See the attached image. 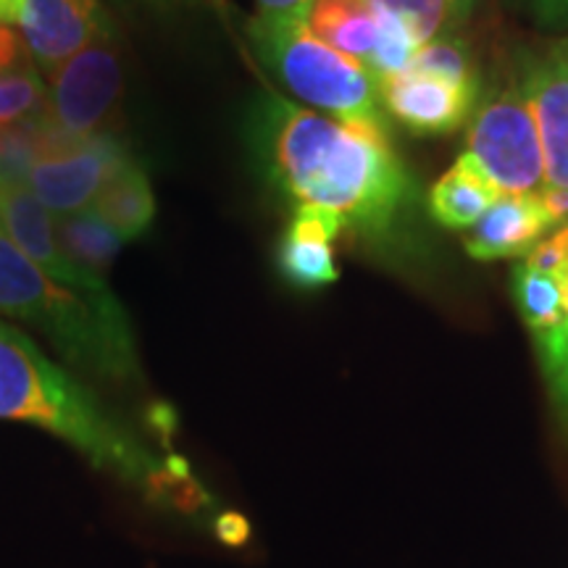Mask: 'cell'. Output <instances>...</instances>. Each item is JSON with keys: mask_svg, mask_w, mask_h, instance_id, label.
<instances>
[{"mask_svg": "<svg viewBox=\"0 0 568 568\" xmlns=\"http://www.w3.org/2000/svg\"><path fill=\"white\" fill-rule=\"evenodd\" d=\"M466 153L479 161L500 195H531L545 187L542 145L516 80L479 92L468 116Z\"/></svg>", "mask_w": 568, "mask_h": 568, "instance_id": "cell-5", "label": "cell"}, {"mask_svg": "<svg viewBox=\"0 0 568 568\" xmlns=\"http://www.w3.org/2000/svg\"><path fill=\"white\" fill-rule=\"evenodd\" d=\"M564 284V308L552 316L537 318L535 324H527V332L535 345V358L542 374L545 393L552 410L560 439L568 450V280Z\"/></svg>", "mask_w": 568, "mask_h": 568, "instance_id": "cell-16", "label": "cell"}, {"mask_svg": "<svg viewBox=\"0 0 568 568\" xmlns=\"http://www.w3.org/2000/svg\"><path fill=\"white\" fill-rule=\"evenodd\" d=\"M48 82L40 69L27 59L0 74V126H13L48 116Z\"/></svg>", "mask_w": 568, "mask_h": 568, "instance_id": "cell-19", "label": "cell"}, {"mask_svg": "<svg viewBox=\"0 0 568 568\" xmlns=\"http://www.w3.org/2000/svg\"><path fill=\"white\" fill-rule=\"evenodd\" d=\"M500 193L474 155L460 153L458 161L429 190V213L447 230H471Z\"/></svg>", "mask_w": 568, "mask_h": 568, "instance_id": "cell-15", "label": "cell"}, {"mask_svg": "<svg viewBox=\"0 0 568 568\" xmlns=\"http://www.w3.org/2000/svg\"><path fill=\"white\" fill-rule=\"evenodd\" d=\"M255 55L284 88L339 122L387 130L379 82L358 61L324 45L305 21H251Z\"/></svg>", "mask_w": 568, "mask_h": 568, "instance_id": "cell-4", "label": "cell"}, {"mask_svg": "<svg viewBox=\"0 0 568 568\" xmlns=\"http://www.w3.org/2000/svg\"><path fill=\"white\" fill-rule=\"evenodd\" d=\"M0 314L38 329L67 364L105 387L142 385L130 318H111L53 282L0 226Z\"/></svg>", "mask_w": 568, "mask_h": 568, "instance_id": "cell-3", "label": "cell"}, {"mask_svg": "<svg viewBox=\"0 0 568 568\" xmlns=\"http://www.w3.org/2000/svg\"><path fill=\"white\" fill-rule=\"evenodd\" d=\"M537 13L548 21H566L568 19V0H531Z\"/></svg>", "mask_w": 568, "mask_h": 568, "instance_id": "cell-24", "label": "cell"}, {"mask_svg": "<svg viewBox=\"0 0 568 568\" xmlns=\"http://www.w3.org/2000/svg\"><path fill=\"white\" fill-rule=\"evenodd\" d=\"M255 142L272 182L295 205L337 213L347 232L368 243L400 237L416 184L387 130L266 95L255 116Z\"/></svg>", "mask_w": 568, "mask_h": 568, "instance_id": "cell-1", "label": "cell"}, {"mask_svg": "<svg viewBox=\"0 0 568 568\" xmlns=\"http://www.w3.org/2000/svg\"><path fill=\"white\" fill-rule=\"evenodd\" d=\"M345 232L337 213L297 205L280 243V268L290 284L303 290H316L339 280L335 264V240Z\"/></svg>", "mask_w": 568, "mask_h": 568, "instance_id": "cell-12", "label": "cell"}, {"mask_svg": "<svg viewBox=\"0 0 568 568\" xmlns=\"http://www.w3.org/2000/svg\"><path fill=\"white\" fill-rule=\"evenodd\" d=\"M92 209L101 213L124 243L142 237V234L151 230L155 219V197L145 172H142L138 163L126 166L98 195Z\"/></svg>", "mask_w": 568, "mask_h": 568, "instance_id": "cell-17", "label": "cell"}, {"mask_svg": "<svg viewBox=\"0 0 568 568\" xmlns=\"http://www.w3.org/2000/svg\"><path fill=\"white\" fill-rule=\"evenodd\" d=\"M132 163L124 142L103 132L77 138L40 155L27 169L21 184H27L53 216H71L92 209L113 176Z\"/></svg>", "mask_w": 568, "mask_h": 568, "instance_id": "cell-7", "label": "cell"}, {"mask_svg": "<svg viewBox=\"0 0 568 568\" xmlns=\"http://www.w3.org/2000/svg\"><path fill=\"white\" fill-rule=\"evenodd\" d=\"M258 19L266 21H305L314 0H255Z\"/></svg>", "mask_w": 568, "mask_h": 568, "instance_id": "cell-22", "label": "cell"}, {"mask_svg": "<svg viewBox=\"0 0 568 568\" xmlns=\"http://www.w3.org/2000/svg\"><path fill=\"white\" fill-rule=\"evenodd\" d=\"M21 13H24V0H0V24L19 27Z\"/></svg>", "mask_w": 568, "mask_h": 568, "instance_id": "cell-25", "label": "cell"}, {"mask_svg": "<svg viewBox=\"0 0 568 568\" xmlns=\"http://www.w3.org/2000/svg\"><path fill=\"white\" fill-rule=\"evenodd\" d=\"M27 59H30V55H27L24 42H21L19 34L13 32L11 27L0 24V74L13 67H19V63Z\"/></svg>", "mask_w": 568, "mask_h": 568, "instance_id": "cell-23", "label": "cell"}, {"mask_svg": "<svg viewBox=\"0 0 568 568\" xmlns=\"http://www.w3.org/2000/svg\"><path fill=\"white\" fill-rule=\"evenodd\" d=\"M516 84L527 98L545 159V184L568 193V42L518 59Z\"/></svg>", "mask_w": 568, "mask_h": 568, "instance_id": "cell-9", "label": "cell"}, {"mask_svg": "<svg viewBox=\"0 0 568 568\" xmlns=\"http://www.w3.org/2000/svg\"><path fill=\"white\" fill-rule=\"evenodd\" d=\"M124 71L113 27L48 77V119L71 138L103 134L119 113Z\"/></svg>", "mask_w": 568, "mask_h": 568, "instance_id": "cell-6", "label": "cell"}, {"mask_svg": "<svg viewBox=\"0 0 568 568\" xmlns=\"http://www.w3.org/2000/svg\"><path fill=\"white\" fill-rule=\"evenodd\" d=\"M382 105L408 132L437 138L464 126L471 116L479 92L456 88V84L406 69L403 74L379 82Z\"/></svg>", "mask_w": 568, "mask_h": 568, "instance_id": "cell-11", "label": "cell"}, {"mask_svg": "<svg viewBox=\"0 0 568 568\" xmlns=\"http://www.w3.org/2000/svg\"><path fill=\"white\" fill-rule=\"evenodd\" d=\"M111 27L101 0H24L19 38L40 74L51 77Z\"/></svg>", "mask_w": 568, "mask_h": 568, "instance_id": "cell-10", "label": "cell"}, {"mask_svg": "<svg viewBox=\"0 0 568 568\" xmlns=\"http://www.w3.org/2000/svg\"><path fill=\"white\" fill-rule=\"evenodd\" d=\"M55 234L71 261H77L88 272L103 276L109 272L124 240L105 222L95 209L55 216Z\"/></svg>", "mask_w": 568, "mask_h": 568, "instance_id": "cell-18", "label": "cell"}, {"mask_svg": "<svg viewBox=\"0 0 568 568\" xmlns=\"http://www.w3.org/2000/svg\"><path fill=\"white\" fill-rule=\"evenodd\" d=\"M408 69L437 77V80L456 84V88L481 92V82L477 77V67H474L471 51H468L464 40L450 38V34H443V38L418 48Z\"/></svg>", "mask_w": 568, "mask_h": 568, "instance_id": "cell-20", "label": "cell"}, {"mask_svg": "<svg viewBox=\"0 0 568 568\" xmlns=\"http://www.w3.org/2000/svg\"><path fill=\"white\" fill-rule=\"evenodd\" d=\"M0 226L30 261L59 282L61 287L84 297L92 308L111 318H130L103 276L88 272L71 261L55 234V216L38 201L27 184L0 182Z\"/></svg>", "mask_w": 568, "mask_h": 568, "instance_id": "cell-8", "label": "cell"}, {"mask_svg": "<svg viewBox=\"0 0 568 568\" xmlns=\"http://www.w3.org/2000/svg\"><path fill=\"white\" fill-rule=\"evenodd\" d=\"M0 182H3V153H0Z\"/></svg>", "mask_w": 568, "mask_h": 568, "instance_id": "cell-27", "label": "cell"}, {"mask_svg": "<svg viewBox=\"0 0 568 568\" xmlns=\"http://www.w3.org/2000/svg\"><path fill=\"white\" fill-rule=\"evenodd\" d=\"M305 24L324 45L372 71L382 42V17L374 0H314Z\"/></svg>", "mask_w": 568, "mask_h": 568, "instance_id": "cell-14", "label": "cell"}, {"mask_svg": "<svg viewBox=\"0 0 568 568\" xmlns=\"http://www.w3.org/2000/svg\"><path fill=\"white\" fill-rule=\"evenodd\" d=\"M376 3L406 27L418 48L443 38L450 27H456L447 0H376Z\"/></svg>", "mask_w": 568, "mask_h": 568, "instance_id": "cell-21", "label": "cell"}, {"mask_svg": "<svg viewBox=\"0 0 568 568\" xmlns=\"http://www.w3.org/2000/svg\"><path fill=\"white\" fill-rule=\"evenodd\" d=\"M0 418L34 424L51 432L92 466L111 474L148 503L180 516L209 521L224 539L230 518H219L213 497L184 460L161 456L124 424L105 403L74 376L55 364L40 345L0 318ZM234 518V516H232Z\"/></svg>", "mask_w": 568, "mask_h": 568, "instance_id": "cell-2", "label": "cell"}, {"mask_svg": "<svg viewBox=\"0 0 568 568\" xmlns=\"http://www.w3.org/2000/svg\"><path fill=\"white\" fill-rule=\"evenodd\" d=\"M552 230V222L537 193L500 195L466 237L468 255L479 261L529 255Z\"/></svg>", "mask_w": 568, "mask_h": 568, "instance_id": "cell-13", "label": "cell"}, {"mask_svg": "<svg viewBox=\"0 0 568 568\" xmlns=\"http://www.w3.org/2000/svg\"><path fill=\"white\" fill-rule=\"evenodd\" d=\"M447 3H450L456 24H464V21L474 13V9H477L479 0H447Z\"/></svg>", "mask_w": 568, "mask_h": 568, "instance_id": "cell-26", "label": "cell"}]
</instances>
